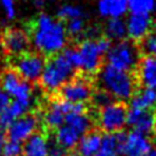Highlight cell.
Listing matches in <instances>:
<instances>
[{
	"label": "cell",
	"mask_w": 156,
	"mask_h": 156,
	"mask_svg": "<svg viewBox=\"0 0 156 156\" xmlns=\"http://www.w3.org/2000/svg\"><path fill=\"white\" fill-rule=\"evenodd\" d=\"M127 124L133 130L149 136L156 130V113L155 111L129 108L127 112Z\"/></svg>",
	"instance_id": "4fadbf2b"
},
{
	"label": "cell",
	"mask_w": 156,
	"mask_h": 156,
	"mask_svg": "<svg viewBox=\"0 0 156 156\" xmlns=\"http://www.w3.org/2000/svg\"><path fill=\"white\" fill-rule=\"evenodd\" d=\"M98 9L101 16L121 18L128 10V2L127 0H99Z\"/></svg>",
	"instance_id": "44dd1931"
},
{
	"label": "cell",
	"mask_w": 156,
	"mask_h": 156,
	"mask_svg": "<svg viewBox=\"0 0 156 156\" xmlns=\"http://www.w3.org/2000/svg\"><path fill=\"white\" fill-rule=\"evenodd\" d=\"M80 138V134H78L73 128H71L67 124H63L60 128H57L55 133L56 143L66 151H72L73 149H76Z\"/></svg>",
	"instance_id": "ffe728a7"
},
{
	"label": "cell",
	"mask_w": 156,
	"mask_h": 156,
	"mask_svg": "<svg viewBox=\"0 0 156 156\" xmlns=\"http://www.w3.org/2000/svg\"><path fill=\"white\" fill-rule=\"evenodd\" d=\"M116 100L105 90L102 89H99V88H95L93 95H91V99H90V102L93 105V107H95L98 111L108 106L110 104L115 102Z\"/></svg>",
	"instance_id": "d4e9b609"
},
{
	"label": "cell",
	"mask_w": 156,
	"mask_h": 156,
	"mask_svg": "<svg viewBox=\"0 0 156 156\" xmlns=\"http://www.w3.org/2000/svg\"><path fill=\"white\" fill-rule=\"evenodd\" d=\"M68 156H78L77 152H68Z\"/></svg>",
	"instance_id": "e575fe53"
},
{
	"label": "cell",
	"mask_w": 156,
	"mask_h": 156,
	"mask_svg": "<svg viewBox=\"0 0 156 156\" xmlns=\"http://www.w3.org/2000/svg\"><path fill=\"white\" fill-rule=\"evenodd\" d=\"M138 48L141 57L156 58V29H152L140 43H138Z\"/></svg>",
	"instance_id": "cb8c5ba5"
},
{
	"label": "cell",
	"mask_w": 156,
	"mask_h": 156,
	"mask_svg": "<svg viewBox=\"0 0 156 156\" xmlns=\"http://www.w3.org/2000/svg\"><path fill=\"white\" fill-rule=\"evenodd\" d=\"M146 156H156V149H152V150H151Z\"/></svg>",
	"instance_id": "836d02e7"
},
{
	"label": "cell",
	"mask_w": 156,
	"mask_h": 156,
	"mask_svg": "<svg viewBox=\"0 0 156 156\" xmlns=\"http://www.w3.org/2000/svg\"><path fill=\"white\" fill-rule=\"evenodd\" d=\"M105 37L111 41H121L127 37V24L122 18H110L105 27Z\"/></svg>",
	"instance_id": "603a6c76"
},
{
	"label": "cell",
	"mask_w": 156,
	"mask_h": 156,
	"mask_svg": "<svg viewBox=\"0 0 156 156\" xmlns=\"http://www.w3.org/2000/svg\"><path fill=\"white\" fill-rule=\"evenodd\" d=\"M40 124V116L38 111H29L28 113L17 118L7 129L9 140L22 143L28 140Z\"/></svg>",
	"instance_id": "30bf717a"
},
{
	"label": "cell",
	"mask_w": 156,
	"mask_h": 156,
	"mask_svg": "<svg viewBox=\"0 0 156 156\" xmlns=\"http://www.w3.org/2000/svg\"><path fill=\"white\" fill-rule=\"evenodd\" d=\"M33 2H34V5H35L37 7H39V9L45 5V0H33Z\"/></svg>",
	"instance_id": "d6a6232c"
},
{
	"label": "cell",
	"mask_w": 156,
	"mask_h": 156,
	"mask_svg": "<svg viewBox=\"0 0 156 156\" xmlns=\"http://www.w3.org/2000/svg\"><path fill=\"white\" fill-rule=\"evenodd\" d=\"M1 40L6 52H9L12 57H16L30 51L29 35L24 29L13 28V27L5 28L1 35Z\"/></svg>",
	"instance_id": "7c38bea8"
},
{
	"label": "cell",
	"mask_w": 156,
	"mask_h": 156,
	"mask_svg": "<svg viewBox=\"0 0 156 156\" xmlns=\"http://www.w3.org/2000/svg\"><path fill=\"white\" fill-rule=\"evenodd\" d=\"M66 33L69 38H77L84 33V20L83 18H73L67 21L66 23Z\"/></svg>",
	"instance_id": "83f0119b"
},
{
	"label": "cell",
	"mask_w": 156,
	"mask_h": 156,
	"mask_svg": "<svg viewBox=\"0 0 156 156\" xmlns=\"http://www.w3.org/2000/svg\"><path fill=\"white\" fill-rule=\"evenodd\" d=\"M2 145H4V144L0 143V156H2Z\"/></svg>",
	"instance_id": "d590c367"
},
{
	"label": "cell",
	"mask_w": 156,
	"mask_h": 156,
	"mask_svg": "<svg viewBox=\"0 0 156 156\" xmlns=\"http://www.w3.org/2000/svg\"><path fill=\"white\" fill-rule=\"evenodd\" d=\"M65 124L73 128L82 136V135H84L91 130V127L94 124V119L88 112H83V113L69 112L65 117Z\"/></svg>",
	"instance_id": "d6986e66"
},
{
	"label": "cell",
	"mask_w": 156,
	"mask_h": 156,
	"mask_svg": "<svg viewBox=\"0 0 156 156\" xmlns=\"http://www.w3.org/2000/svg\"><path fill=\"white\" fill-rule=\"evenodd\" d=\"M77 73L78 71L72 67L61 52H58L46 60V65L38 82L43 91L46 95L52 96Z\"/></svg>",
	"instance_id": "3957f363"
},
{
	"label": "cell",
	"mask_w": 156,
	"mask_h": 156,
	"mask_svg": "<svg viewBox=\"0 0 156 156\" xmlns=\"http://www.w3.org/2000/svg\"><path fill=\"white\" fill-rule=\"evenodd\" d=\"M23 156H48V133L40 129L26 140Z\"/></svg>",
	"instance_id": "2e32d148"
},
{
	"label": "cell",
	"mask_w": 156,
	"mask_h": 156,
	"mask_svg": "<svg viewBox=\"0 0 156 156\" xmlns=\"http://www.w3.org/2000/svg\"><path fill=\"white\" fill-rule=\"evenodd\" d=\"M76 48L79 52L82 61L80 72L90 77L98 74L100 68L104 66L102 58L106 55L100 50L96 39H84L79 41Z\"/></svg>",
	"instance_id": "ba28073f"
},
{
	"label": "cell",
	"mask_w": 156,
	"mask_h": 156,
	"mask_svg": "<svg viewBox=\"0 0 156 156\" xmlns=\"http://www.w3.org/2000/svg\"><path fill=\"white\" fill-rule=\"evenodd\" d=\"M152 149V141L147 135L132 130L124 133L118 152L119 156H146Z\"/></svg>",
	"instance_id": "8fae6325"
},
{
	"label": "cell",
	"mask_w": 156,
	"mask_h": 156,
	"mask_svg": "<svg viewBox=\"0 0 156 156\" xmlns=\"http://www.w3.org/2000/svg\"><path fill=\"white\" fill-rule=\"evenodd\" d=\"M1 80V88L10 95L16 98L18 101L23 102H30L32 104V93H33V85L24 80L15 69L11 67L5 68L0 77Z\"/></svg>",
	"instance_id": "9c48e42d"
},
{
	"label": "cell",
	"mask_w": 156,
	"mask_h": 156,
	"mask_svg": "<svg viewBox=\"0 0 156 156\" xmlns=\"http://www.w3.org/2000/svg\"><path fill=\"white\" fill-rule=\"evenodd\" d=\"M129 105L130 108L147 110V111L156 110V89L140 87L129 99Z\"/></svg>",
	"instance_id": "e0dca14e"
},
{
	"label": "cell",
	"mask_w": 156,
	"mask_h": 156,
	"mask_svg": "<svg viewBox=\"0 0 156 156\" xmlns=\"http://www.w3.org/2000/svg\"><path fill=\"white\" fill-rule=\"evenodd\" d=\"M127 106L123 102L115 101L96 112L95 123L105 134L122 132L127 124Z\"/></svg>",
	"instance_id": "8992f818"
},
{
	"label": "cell",
	"mask_w": 156,
	"mask_h": 156,
	"mask_svg": "<svg viewBox=\"0 0 156 156\" xmlns=\"http://www.w3.org/2000/svg\"><path fill=\"white\" fill-rule=\"evenodd\" d=\"M124 133L118 132L113 134H102L101 149L94 156H119V146Z\"/></svg>",
	"instance_id": "7402d4cb"
},
{
	"label": "cell",
	"mask_w": 156,
	"mask_h": 156,
	"mask_svg": "<svg viewBox=\"0 0 156 156\" xmlns=\"http://www.w3.org/2000/svg\"><path fill=\"white\" fill-rule=\"evenodd\" d=\"M101 143L102 134L99 130L91 129L79 139L76 152L78 156H94L101 149Z\"/></svg>",
	"instance_id": "ac0fdd59"
},
{
	"label": "cell",
	"mask_w": 156,
	"mask_h": 156,
	"mask_svg": "<svg viewBox=\"0 0 156 156\" xmlns=\"http://www.w3.org/2000/svg\"><path fill=\"white\" fill-rule=\"evenodd\" d=\"M126 24L128 39L138 44L152 30L154 22L150 13H130Z\"/></svg>",
	"instance_id": "5bb4252c"
},
{
	"label": "cell",
	"mask_w": 156,
	"mask_h": 156,
	"mask_svg": "<svg viewBox=\"0 0 156 156\" xmlns=\"http://www.w3.org/2000/svg\"><path fill=\"white\" fill-rule=\"evenodd\" d=\"M23 145L17 141L6 140L2 145V156H22Z\"/></svg>",
	"instance_id": "f1b7e54d"
},
{
	"label": "cell",
	"mask_w": 156,
	"mask_h": 156,
	"mask_svg": "<svg viewBox=\"0 0 156 156\" xmlns=\"http://www.w3.org/2000/svg\"><path fill=\"white\" fill-rule=\"evenodd\" d=\"M82 17H83V12L77 6L65 5V6L60 7V10L57 11V20L61 22L69 21L73 18H82Z\"/></svg>",
	"instance_id": "4316f807"
},
{
	"label": "cell",
	"mask_w": 156,
	"mask_h": 156,
	"mask_svg": "<svg viewBox=\"0 0 156 156\" xmlns=\"http://www.w3.org/2000/svg\"><path fill=\"white\" fill-rule=\"evenodd\" d=\"M94 90V78L82 72H78L52 96H57L58 99L72 104H85L90 101Z\"/></svg>",
	"instance_id": "5b68a950"
},
{
	"label": "cell",
	"mask_w": 156,
	"mask_h": 156,
	"mask_svg": "<svg viewBox=\"0 0 156 156\" xmlns=\"http://www.w3.org/2000/svg\"><path fill=\"white\" fill-rule=\"evenodd\" d=\"M12 58L13 61L11 63V68L15 69L24 80L29 83L39 80L48 60L38 51H28Z\"/></svg>",
	"instance_id": "52a82bcc"
},
{
	"label": "cell",
	"mask_w": 156,
	"mask_h": 156,
	"mask_svg": "<svg viewBox=\"0 0 156 156\" xmlns=\"http://www.w3.org/2000/svg\"><path fill=\"white\" fill-rule=\"evenodd\" d=\"M1 4L4 6V10L6 12L7 18L12 20L15 17V5H13V0H1Z\"/></svg>",
	"instance_id": "1f68e13d"
},
{
	"label": "cell",
	"mask_w": 156,
	"mask_h": 156,
	"mask_svg": "<svg viewBox=\"0 0 156 156\" xmlns=\"http://www.w3.org/2000/svg\"><path fill=\"white\" fill-rule=\"evenodd\" d=\"M11 104V96L0 87V115L10 106Z\"/></svg>",
	"instance_id": "4dcf8cb0"
},
{
	"label": "cell",
	"mask_w": 156,
	"mask_h": 156,
	"mask_svg": "<svg viewBox=\"0 0 156 156\" xmlns=\"http://www.w3.org/2000/svg\"><path fill=\"white\" fill-rule=\"evenodd\" d=\"M141 58L138 44L130 39H123L111 46L106 54V63L128 73H135Z\"/></svg>",
	"instance_id": "277c9868"
},
{
	"label": "cell",
	"mask_w": 156,
	"mask_h": 156,
	"mask_svg": "<svg viewBox=\"0 0 156 156\" xmlns=\"http://www.w3.org/2000/svg\"><path fill=\"white\" fill-rule=\"evenodd\" d=\"M156 0H127L132 13H150L154 11Z\"/></svg>",
	"instance_id": "484cf974"
},
{
	"label": "cell",
	"mask_w": 156,
	"mask_h": 156,
	"mask_svg": "<svg viewBox=\"0 0 156 156\" xmlns=\"http://www.w3.org/2000/svg\"><path fill=\"white\" fill-rule=\"evenodd\" d=\"M26 1H27V0H26Z\"/></svg>",
	"instance_id": "74e56055"
},
{
	"label": "cell",
	"mask_w": 156,
	"mask_h": 156,
	"mask_svg": "<svg viewBox=\"0 0 156 156\" xmlns=\"http://www.w3.org/2000/svg\"><path fill=\"white\" fill-rule=\"evenodd\" d=\"M26 32L37 48V51L46 58L65 49L67 33L63 22L54 20L44 12L39 13L28 23V29Z\"/></svg>",
	"instance_id": "6da1fadb"
},
{
	"label": "cell",
	"mask_w": 156,
	"mask_h": 156,
	"mask_svg": "<svg viewBox=\"0 0 156 156\" xmlns=\"http://www.w3.org/2000/svg\"><path fill=\"white\" fill-rule=\"evenodd\" d=\"M134 74L138 85L141 88L156 89V58L141 57Z\"/></svg>",
	"instance_id": "9a60e30c"
},
{
	"label": "cell",
	"mask_w": 156,
	"mask_h": 156,
	"mask_svg": "<svg viewBox=\"0 0 156 156\" xmlns=\"http://www.w3.org/2000/svg\"><path fill=\"white\" fill-rule=\"evenodd\" d=\"M96 77L99 89L107 91L119 102L129 100L138 89V82L134 73L119 71L107 63H104Z\"/></svg>",
	"instance_id": "7a4b0ae2"
},
{
	"label": "cell",
	"mask_w": 156,
	"mask_h": 156,
	"mask_svg": "<svg viewBox=\"0 0 156 156\" xmlns=\"http://www.w3.org/2000/svg\"><path fill=\"white\" fill-rule=\"evenodd\" d=\"M154 10H156V1H155V7H154Z\"/></svg>",
	"instance_id": "8d00e7d4"
},
{
	"label": "cell",
	"mask_w": 156,
	"mask_h": 156,
	"mask_svg": "<svg viewBox=\"0 0 156 156\" xmlns=\"http://www.w3.org/2000/svg\"><path fill=\"white\" fill-rule=\"evenodd\" d=\"M48 156H68V151L61 147L56 140H52L50 133H48Z\"/></svg>",
	"instance_id": "f546056e"
}]
</instances>
